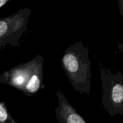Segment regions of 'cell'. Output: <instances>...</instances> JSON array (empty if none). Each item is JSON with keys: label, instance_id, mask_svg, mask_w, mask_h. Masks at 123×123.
<instances>
[{"label": "cell", "instance_id": "obj_7", "mask_svg": "<svg viewBox=\"0 0 123 123\" xmlns=\"http://www.w3.org/2000/svg\"><path fill=\"white\" fill-rule=\"evenodd\" d=\"M118 4H119V8H120V14H121V16H122V18H123V0H119V1H118Z\"/></svg>", "mask_w": 123, "mask_h": 123}, {"label": "cell", "instance_id": "obj_1", "mask_svg": "<svg viewBox=\"0 0 123 123\" xmlns=\"http://www.w3.org/2000/svg\"><path fill=\"white\" fill-rule=\"evenodd\" d=\"M61 66L71 85L80 94L91 91V62L89 50L82 41L70 46L61 58Z\"/></svg>", "mask_w": 123, "mask_h": 123}, {"label": "cell", "instance_id": "obj_6", "mask_svg": "<svg viewBox=\"0 0 123 123\" xmlns=\"http://www.w3.org/2000/svg\"><path fill=\"white\" fill-rule=\"evenodd\" d=\"M0 123H18L12 117L4 102H0Z\"/></svg>", "mask_w": 123, "mask_h": 123}, {"label": "cell", "instance_id": "obj_5", "mask_svg": "<svg viewBox=\"0 0 123 123\" xmlns=\"http://www.w3.org/2000/svg\"><path fill=\"white\" fill-rule=\"evenodd\" d=\"M58 106L54 110L59 123H87L60 91H56Z\"/></svg>", "mask_w": 123, "mask_h": 123}, {"label": "cell", "instance_id": "obj_3", "mask_svg": "<svg viewBox=\"0 0 123 123\" xmlns=\"http://www.w3.org/2000/svg\"><path fill=\"white\" fill-rule=\"evenodd\" d=\"M102 84V103L111 117L123 115V75L120 71L114 74L100 63Z\"/></svg>", "mask_w": 123, "mask_h": 123}, {"label": "cell", "instance_id": "obj_2", "mask_svg": "<svg viewBox=\"0 0 123 123\" xmlns=\"http://www.w3.org/2000/svg\"><path fill=\"white\" fill-rule=\"evenodd\" d=\"M44 58L37 55L31 61L12 67L0 74V82L21 91L25 96H34L43 85Z\"/></svg>", "mask_w": 123, "mask_h": 123}, {"label": "cell", "instance_id": "obj_4", "mask_svg": "<svg viewBox=\"0 0 123 123\" xmlns=\"http://www.w3.org/2000/svg\"><path fill=\"white\" fill-rule=\"evenodd\" d=\"M30 8H24L6 18L0 19V51L7 45L20 46V39L27 30Z\"/></svg>", "mask_w": 123, "mask_h": 123}, {"label": "cell", "instance_id": "obj_8", "mask_svg": "<svg viewBox=\"0 0 123 123\" xmlns=\"http://www.w3.org/2000/svg\"><path fill=\"white\" fill-rule=\"evenodd\" d=\"M11 0H0V8L3 7L5 4L10 1Z\"/></svg>", "mask_w": 123, "mask_h": 123}]
</instances>
